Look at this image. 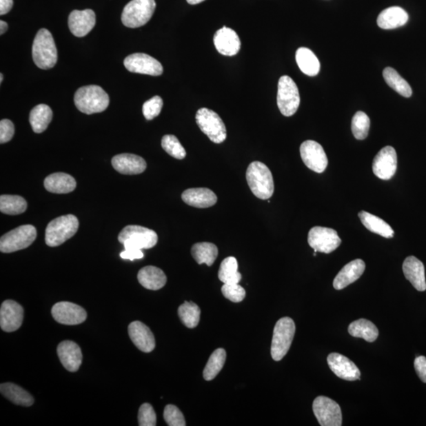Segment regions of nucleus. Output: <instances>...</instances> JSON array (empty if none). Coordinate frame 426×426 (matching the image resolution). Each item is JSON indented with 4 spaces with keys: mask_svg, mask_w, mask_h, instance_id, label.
I'll return each mask as SVG.
<instances>
[{
    "mask_svg": "<svg viewBox=\"0 0 426 426\" xmlns=\"http://www.w3.org/2000/svg\"><path fill=\"white\" fill-rule=\"evenodd\" d=\"M110 103L109 96L101 86L81 87L74 95V103L81 112L86 114L105 111Z\"/></svg>",
    "mask_w": 426,
    "mask_h": 426,
    "instance_id": "nucleus-1",
    "label": "nucleus"
},
{
    "mask_svg": "<svg viewBox=\"0 0 426 426\" xmlns=\"http://www.w3.org/2000/svg\"><path fill=\"white\" fill-rule=\"evenodd\" d=\"M247 181L250 190L261 200H267L274 193V181L270 168L265 163L254 161L250 163L247 171Z\"/></svg>",
    "mask_w": 426,
    "mask_h": 426,
    "instance_id": "nucleus-2",
    "label": "nucleus"
},
{
    "mask_svg": "<svg viewBox=\"0 0 426 426\" xmlns=\"http://www.w3.org/2000/svg\"><path fill=\"white\" fill-rule=\"evenodd\" d=\"M32 59L38 68L48 70L57 63L58 52L50 32L46 29L38 31L32 45Z\"/></svg>",
    "mask_w": 426,
    "mask_h": 426,
    "instance_id": "nucleus-3",
    "label": "nucleus"
},
{
    "mask_svg": "<svg viewBox=\"0 0 426 426\" xmlns=\"http://www.w3.org/2000/svg\"><path fill=\"white\" fill-rule=\"evenodd\" d=\"M79 227V221L74 215L57 217L49 223L46 227L45 243L48 247H59L73 237Z\"/></svg>",
    "mask_w": 426,
    "mask_h": 426,
    "instance_id": "nucleus-4",
    "label": "nucleus"
},
{
    "mask_svg": "<svg viewBox=\"0 0 426 426\" xmlns=\"http://www.w3.org/2000/svg\"><path fill=\"white\" fill-rule=\"evenodd\" d=\"M294 333H296V324L292 318L286 316L276 322L273 331L271 346L273 360L278 362L285 356L292 346Z\"/></svg>",
    "mask_w": 426,
    "mask_h": 426,
    "instance_id": "nucleus-5",
    "label": "nucleus"
},
{
    "mask_svg": "<svg viewBox=\"0 0 426 426\" xmlns=\"http://www.w3.org/2000/svg\"><path fill=\"white\" fill-rule=\"evenodd\" d=\"M118 239L125 250L151 249L158 242L157 234L154 230L139 225L124 227Z\"/></svg>",
    "mask_w": 426,
    "mask_h": 426,
    "instance_id": "nucleus-6",
    "label": "nucleus"
},
{
    "mask_svg": "<svg viewBox=\"0 0 426 426\" xmlns=\"http://www.w3.org/2000/svg\"><path fill=\"white\" fill-rule=\"evenodd\" d=\"M156 7L155 0H131L123 9V25L131 29L145 26L154 15Z\"/></svg>",
    "mask_w": 426,
    "mask_h": 426,
    "instance_id": "nucleus-7",
    "label": "nucleus"
},
{
    "mask_svg": "<svg viewBox=\"0 0 426 426\" xmlns=\"http://www.w3.org/2000/svg\"><path fill=\"white\" fill-rule=\"evenodd\" d=\"M196 122L200 130L216 144H221L227 139L225 123L219 114L209 108L199 109L196 114Z\"/></svg>",
    "mask_w": 426,
    "mask_h": 426,
    "instance_id": "nucleus-8",
    "label": "nucleus"
},
{
    "mask_svg": "<svg viewBox=\"0 0 426 426\" xmlns=\"http://www.w3.org/2000/svg\"><path fill=\"white\" fill-rule=\"evenodd\" d=\"M277 105L284 116L290 117L296 114L300 105L298 86L287 75L278 80Z\"/></svg>",
    "mask_w": 426,
    "mask_h": 426,
    "instance_id": "nucleus-9",
    "label": "nucleus"
},
{
    "mask_svg": "<svg viewBox=\"0 0 426 426\" xmlns=\"http://www.w3.org/2000/svg\"><path fill=\"white\" fill-rule=\"evenodd\" d=\"M37 238V230L30 225H21L3 234L0 239V251L10 254L28 248Z\"/></svg>",
    "mask_w": 426,
    "mask_h": 426,
    "instance_id": "nucleus-10",
    "label": "nucleus"
},
{
    "mask_svg": "<svg viewBox=\"0 0 426 426\" xmlns=\"http://www.w3.org/2000/svg\"><path fill=\"white\" fill-rule=\"evenodd\" d=\"M341 239L334 229L314 227L309 232L308 243L315 252L330 254L341 244Z\"/></svg>",
    "mask_w": 426,
    "mask_h": 426,
    "instance_id": "nucleus-11",
    "label": "nucleus"
},
{
    "mask_svg": "<svg viewBox=\"0 0 426 426\" xmlns=\"http://www.w3.org/2000/svg\"><path fill=\"white\" fill-rule=\"evenodd\" d=\"M313 411L321 426L342 425L341 407L330 398L316 397L313 403Z\"/></svg>",
    "mask_w": 426,
    "mask_h": 426,
    "instance_id": "nucleus-12",
    "label": "nucleus"
},
{
    "mask_svg": "<svg viewBox=\"0 0 426 426\" xmlns=\"http://www.w3.org/2000/svg\"><path fill=\"white\" fill-rule=\"evenodd\" d=\"M300 154L305 166L316 173L324 172L329 165L323 147L315 141H304L300 146Z\"/></svg>",
    "mask_w": 426,
    "mask_h": 426,
    "instance_id": "nucleus-13",
    "label": "nucleus"
},
{
    "mask_svg": "<svg viewBox=\"0 0 426 426\" xmlns=\"http://www.w3.org/2000/svg\"><path fill=\"white\" fill-rule=\"evenodd\" d=\"M125 68L130 72L159 76L163 74V65L154 57L145 53L130 54L124 60Z\"/></svg>",
    "mask_w": 426,
    "mask_h": 426,
    "instance_id": "nucleus-14",
    "label": "nucleus"
},
{
    "mask_svg": "<svg viewBox=\"0 0 426 426\" xmlns=\"http://www.w3.org/2000/svg\"><path fill=\"white\" fill-rule=\"evenodd\" d=\"M397 154L392 146H386L376 155L373 162V172L382 180H389L397 170Z\"/></svg>",
    "mask_w": 426,
    "mask_h": 426,
    "instance_id": "nucleus-15",
    "label": "nucleus"
},
{
    "mask_svg": "<svg viewBox=\"0 0 426 426\" xmlns=\"http://www.w3.org/2000/svg\"><path fill=\"white\" fill-rule=\"evenodd\" d=\"M52 314L58 323L67 325L83 323L87 318L86 311L83 307L69 302H60L54 305Z\"/></svg>",
    "mask_w": 426,
    "mask_h": 426,
    "instance_id": "nucleus-16",
    "label": "nucleus"
},
{
    "mask_svg": "<svg viewBox=\"0 0 426 426\" xmlns=\"http://www.w3.org/2000/svg\"><path fill=\"white\" fill-rule=\"evenodd\" d=\"M24 310L23 307L13 300L3 303L0 309V326L3 331L12 332L23 325Z\"/></svg>",
    "mask_w": 426,
    "mask_h": 426,
    "instance_id": "nucleus-17",
    "label": "nucleus"
},
{
    "mask_svg": "<svg viewBox=\"0 0 426 426\" xmlns=\"http://www.w3.org/2000/svg\"><path fill=\"white\" fill-rule=\"evenodd\" d=\"M327 361L332 372L343 380L357 381L361 376L357 365L341 354H330L327 356Z\"/></svg>",
    "mask_w": 426,
    "mask_h": 426,
    "instance_id": "nucleus-18",
    "label": "nucleus"
},
{
    "mask_svg": "<svg viewBox=\"0 0 426 426\" xmlns=\"http://www.w3.org/2000/svg\"><path fill=\"white\" fill-rule=\"evenodd\" d=\"M96 25V14L94 10H73L69 15L68 26L73 35L83 37L94 29Z\"/></svg>",
    "mask_w": 426,
    "mask_h": 426,
    "instance_id": "nucleus-19",
    "label": "nucleus"
},
{
    "mask_svg": "<svg viewBox=\"0 0 426 426\" xmlns=\"http://www.w3.org/2000/svg\"><path fill=\"white\" fill-rule=\"evenodd\" d=\"M213 42L216 50L226 57L236 56L241 48V41L237 32L226 26L216 31Z\"/></svg>",
    "mask_w": 426,
    "mask_h": 426,
    "instance_id": "nucleus-20",
    "label": "nucleus"
},
{
    "mask_svg": "<svg viewBox=\"0 0 426 426\" xmlns=\"http://www.w3.org/2000/svg\"><path fill=\"white\" fill-rule=\"evenodd\" d=\"M128 332L131 341L140 351L145 353L154 351L155 337L148 326L141 321H134L129 325Z\"/></svg>",
    "mask_w": 426,
    "mask_h": 426,
    "instance_id": "nucleus-21",
    "label": "nucleus"
},
{
    "mask_svg": "<svg viewBox=\"0 0 426 426\" xmlns=\"http://www.w3.org/2000/svg\"><path fill=\"white\" fill-rule=\"evenodd\" d=\"M57 354L64 368L70 372H76L83 363V353L77 343L65 341L59 344Z\"/></svg>",
    "mask_w": 426,
    "mask_h": 426,
    "instance_id": "nucleus-22",
    "label": "nucleus"
},
{
    "mask_svg": "<svg viewBox=\"0 0 426 426\" xmlns=\"http://www.w3.org/2000/svg\"><path fill=\"white\" fill-rule=\"evenodd\" d=\"M403 271L407 280L417 291L426 290L425 267L422 261L414 256H409L403 262Z\"/></svg>",
    "mask_w": 426,
    "mask_h": 426,
    "instance_id": "nucleus-23",
    "label": "nucleus"
},
{
    "mask_svg": "<svg viewBox=\"0 0 426 426\" xmlns=\"http://www.w3.org/2000/svg\"><path fill=\"white\" fill-rule=\"evenodd\" d=\"M365 270V262L361 259H356L349 262L338 273L333 281V287L336 290H342L349 284L358 280Z\"/></svg>",
    "mask_w": 426,
    "mask_h": 426,
    "instance_id": "nucleus-24",
    "label": "nucleus"
},
{
    "mask_svg": "<svg viewBox=\"0 0 426 426\" xmlns=\"http://www.w3.org/2000/svg\"><path fill=\"white\" fill-rule=\"evenodd\" d=\"M112 163L116 171L123 174H130V176L144 172L147 167L143 158L130 154L114 156Z\"/></svg>",
    "mask_w": 426,
    "mask_h": 426,
    "instance_id": "nucleus-25",
    "label": "nucleus"
},
{
    "mask_svg": "<svg viewBox=\"0 0 426 426\" xmlns=\"http://www.w3.org/2000/svg\"><path fill=\"white\" fill-rule=\"evenodd\" d=\"M182 199L188 205L206 209L216 205L217 196L214 192L207 188H191L185 190Z\"/></svg>",
    "mask_w": 426,
    "mask_h": 426,
    "instance_id": "nucleus-26",
    "label": "nucleus"
},
{
    "mask_svg": "<svg viewBox=\"0 0 426 426\" xmlns=\"http://www.w3.org/2000/svg\"><path fill=\"white\" fill-rule=\"evenodd\" d=\"M138 280L142 287L149 290L157 291L165 286L167 276L159 267L146 266L139 271Z\"/></svg>",
    "mask_w": 426,
    "mask_h": 426,
    "instance_id": "nucleus-27",
    "label": "nucleus"
},
{
    "mask_svg": "<svg viewBox=\"0 0 426 426\" xmlns=\"http://www.w3.org/2000/svg\"><path fill=\"white\" fill-rule=\"evenodd\" d=\"M409 19L405 10L400 7H391L381 12L378 18V25L383 30H393L406 25Z\"/></svg>",
    "mask_w": 426,
    "mask_h": 426,
    "instance_id": "nucleus-28",
    "label": "nucleus"
},
{
    "mask_svg": "<svg viewBox=\"0 0 426 426\" xmlns=\"http://www.w3.org/2000/svg\"><path fill=\"white\" fill-rule=\"evenodd\" d=\"M45 189L54 194H68L76 188L75 179L68 174L58 172L48 176L45 179Z\"/></svg>",
    "mask_w": 426,
    "mask_h": 426,
    "instance_id": "nucleus-29",
    "label": "nucleus"
},
{
    "mask_svg": "<svg viewBox=\"0 0 426 426\" xmlns=\"http://www.w3.org/2000/svg\"><path fill=\"white\" fill-rule=\"evenodd\" d=\"M296 62L305 74L314 77L320 72L321 63L316 54L307 48H299L296 54Z\"/></svg>",
    "mask_w": 426,
    "mask_h": 426,
    "instance_id": "nucleus-30",
    "label": "nucleus"
},
{
    "mask_svg": "<svg viewBox=\"0 0 426 426\" xmlns=\"http://www.w3.org/2000/svg\"><path fill=\"white\" fill-rule=\"evenodd\" d=\"M358 217L365 228H367L371 232L378 234L386 239H391L394 236V231L389 223H387L378 216L362 211L358 213Z\"/></svg>",
    "mask_w": 426,
    "mask_h": 426,
    "instance_id": "nucleus-31",
    "label": "nucleus"
},
{
    "mask_svg": "<svg viewBox=\"0 0 426 426\" xmlns=\"http://www.w3.org/2000/svg\"><path fill=\"white\" fill-rule=\"evenodd\" d=\"M2 395L16 405L30 407L34 403V398L23 387L13 383H4L0 386Z\"/></svg>",
    "mask_w": 426,
    "mask_h": 426,
    "instance_id": "nucleus-32",
    "label": "nucleus"
},
{
    "mask_svg": "<svg viewBox=\"0 0 426 426\" xmlns=\"http://www.w3.org/2000/svg\"><path fill=\"white\" fill-rule=\"evenodd\" d=\"M53 113L50 107L43 105H38L30 114V123L32 130L37 134L43 133L51 123Z\"/></svg>",
    "mask_w": 426,
    "mask_h": 426,
    "instance_id": "nucleus-33",
    "label": "nucleus"
},
{
    "mask_svg": "<svg viewBox=\"0 0 426 426\" xmlns=\"http://www.w3.org/2000/svg\"><path fill=\"white\" fill-rule=\"evenodd\" d=\"M349 335L362 338L365 341L372 343L378 338L379 331L378 327L367 319H359L352 322L348 327Z\"/></svg>",
    "mask_w": 426,
    "mask_h": 426,
    "instance_id": "nucleus-34",
    "label": "nucleus"
},
{
    "mask_svg": "<svg viewBox=\"0 0 426 426\" xmlns=\"http://www.w3.org/2000/svg\"><path fill=\"white\" fill-rule=\"evenodd\" d=\"M218 248L215 244L211 243H199L193 245L191 254L199 265L206 264L212 266L218 256Z\"/></svg>",
    "mask_w": 426,
    "mask_h": 426,
    "instance_id": "nucleus-35",
    "label": "nucleus"
},
{
    "mask_svg": "<svg viewBox=\"0 0 426 426\" xmlns=\"http://www.w3.org/2000/svg\"><path fill=\"white\" fill-rule=\"evenodd\" d=\"M383 77L387 85L404 97H411L412 89L407 81L401 77L395 69L386 68L383 71Z\"/></svg>",
    "mask_w": 426,
    "mask_h": 426,
    "instance_id": "nucleus-36",
    "label": "nucleus"
},
{
    "mask_svg": "<svg viewBox=\"0 0 426 426\" xmlns=\"http://www.w3.org/2000/svg\"><path fill=\"white\" fill-rule=\"evenodd\" d=\"M238 261L234 256H228L222 261L218 277L223 283H239L241 281V273L238 272Z\"/></svg>",
    "mask_w": 426,
    "mask_h": 426,
    "instance_id": "nucleus-37",
    "label": "nucleus"
},
{
    "mask_svg": "<svg viewBox=\"0 0 426 426\" xmlns=\"http://www.w3.org/2000/svg\"><path fill=\"white\" fill-rule=\"evenodd\" d=\"M227 353L225 349H216L207 361L203 372L205 381H210L219 374L226 362Z\"/></svg>",
    "mask_w": 426,
    "mask_h": 426,
    "instance_id": "nucleus-38",
    "label": "nucleus"
},
{
    "mask_svg": "<svg viewBox=\"0 0 426 426\" xmlns=\"http://www.w3.org/2000/svg\"><path fill=\"white\" fill-rule=\"evenodd\" d=\"M27 202L23 196L18 195H1L0 196V211L8 215H19L26 212Z\"/></svg>",
    "mask_w": 426,
    "mask_h": 426,
    "instance_id": "nucleus-39",
    "label": "nucleus"
},
{
    "mask_svg": "<svg viewBox=\"0 0 426 426\" xmlns=\"http://www.w3.org/2000/svg\"><path fill=\"white\" fill-rule=\"evenodd\" d=\"M180 320L189 327L194 329L199 325L201 318V310L194 303L185 302L180 305L178 310Z\"/></svg>",
    "mask_w": 426,
    "mask_h": 426,
    "instance_id": "nucleus-40",
    "label": "nucleus"
},
{
    "mask_svg": "<svg viewBox=\"0 0 426 426\" xmlns=\"http://www.w3.org/2000/svg\"><path fill=\"white\" fill-rule=\"evenodd\" d=\"M370 128V119L363 112L355 113L352 122V130L354 138L364 140L367 138Z\"/></svg>",
    "mask_w": 426,
    "mask_h": 426,
    "instance_id": "nucleus-41",
    "label": "nucleus"
},
{
    "mask_svg": "<svg viewBox=\"0 0 426 426\" xmlns=\"http://www.w3.org/2000/svg\"><path fill=\"white\" fill-rule=\"evenodd\" d=\"M162 148L165 150L167 154L176 159L183 160L187 156L183 146L174 135H165L163 136L161 141Z\"/></svg>",
    "mask_w": 426,
    "mask_h": 426,
    "instance_id": "nucleus-42",
    "label": "nucleus"
},
{
    "mask_svg": "<svg viewBox=\"0 0 426 426\" xmlns=\"http://www.w3.org/2000/svg\"><path fill=\"white\" fill-rule=\"evenodd\" d=\"M221 292L223 296L233 303L242 302L245 297V289L239 283H225L221 288Z\"/></svg>",
    "mask_w": 426,
    "mask_h": 426,
    "instance_id": "nucleus-43",
    "label": "nucleus"
},
{
    "mask_svg": "<svg viewBox=\"0 0 426 426\" xmlns=\"http://www.w3.org/2000/svg\"><path fill=\"white\" fill-rule=\"evenodd\" d=\"M162 108V98L159 96H155L144 103L143 107H142V112H143L144 116L147 120H152L159 116Z\"/></svg>",
    "mask_w": 426,
    "mask_h": 426,
    "instance_id": "nucleus-44",
    "label": "nucleus"
},
{
    "mask_svg": "<svg viewBox=\"0 0 426 426\" xmlns=\"http://www.w3.org/2000/svg\"><path fill=\"white\" fill-rule=\"evenodd\" d=\"M163 418L169 426H185V420L180 409L174 405H168L163 412Z\"/></svg>",
    "mask_w": 426,
    "mask_h": 426,
    "instance_id": "nucleus-45",
    "label": "nucleus"
},
{
    "mask_svg": "<svg viewBox=\"0 0 426 426\" xmlns=\"http://www.w3.org/2000/svg\"><path fill=\"white\" fill-rule=\"evenodd\" d=\"M138 419L140 426L156 425V415L151 404H142L139 409Z\"/></svg>",
    "mask_w": 426,
    "mask_h": 426,
    "instance_id": "nucleus-46",
    "label": "nucleus"
},
{
    "mask_svg": "<svg viewBox=\"0 0 426 426\" xmlns=\"http://www.w3.org/2000/svg\"><path fill=\"white\" fill-rule=\"evenodd\" d=\"M14 134V125L9 119L0 122V143L4 144L12 139Z\"/></svg>",
    "mask_w": 426,
    "mask_h": 426,
    "instance_id": "nucleus-47",
    "label": "nucleus"
},
{
    "mask_svg": "<svg viewBox=\"0 0 426 426\" xmlns=\"http://www.w3.org/2000/svg\"><path fill=\"white\" fill-rule=\"evenodd\" d=\"M414 369L420 381L426 383V358L418 356L414 360Z\"/></svg>",
    "mask_w": 426,
    "mask_h": 426,
    "instance_id": "nucleus-48",
    "label": "nucleus"
},
{
    "mask_svg": "<svg viewBox=\"0 0 426 426\" xmlns=\"http://www.w3.org/2000/svg\"><path fill=\"white\" fill-rule=\"evenodd\" d=\"M120 256L124 260L134 261L143 258L144 254L141 250H125L120 254Z\"/></svg>",
    "mask_w": 426,
    "mask_h": 426,
    "instance_id": "nucleus-49",
    "label": "nucleus"
},
{
    "mask_svg": "<svg viewBox=\"0 0 426 426\" xmlns=\"http://www.w3.org/2000/svg\"><path fill=\"white\" fill-rule=\"evenodd\" d=\"M13 0H0V14L9 13L13 8Z\"/></svg>",
    "mask_w": 426,
    "mask_h": 426,
    "instance_id": "nucleus-50",
    "label": "nucleus"
},
{
    "mask_svg": "<svg viewBox=\"0 0 426 426\" xmlns=\"http://www.w3.org/2000/svg\"><path fill=\"white\" fill-rule=\"evenodd\" d=\"M8 29V25L6 21H0V34L3 35Z\"/></svg>",
    "mask_w": 426,
    "mask_h": 426,
    "instance_id": "nucleus-51",
    "label": "nucleus"
},
{
    "mask_svg": "<svg viewBox=\"0 0 426 426\" xmlns=\"http://www.w3.org/2000/svg\"><path fill=\"white\" fill-rule=\"evenodd\" d=\"M187 1L189 4L196 5L205 1V0H187Z\"/></svg>",
    "mask_w": 426,
    "mask_h": 426,
    "instance_id": "nucleus-52",
    "label": "nucleus"
},
{
    "mask_svg": "<svg viewBox=\"0 0 426 426\" xmlns=\"http://www.w3.org/2000/svg\"><path fill=\"white\" fill-rule=\"evenodd\" d=\"M3 74H0V83H3Z\"/></svg>",
    "mask_w": 426,
    "mask_h": 426,
    "instance_id": "nucleus-53",
    "label": "nucleus"
}]
</instances>
